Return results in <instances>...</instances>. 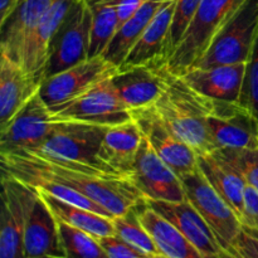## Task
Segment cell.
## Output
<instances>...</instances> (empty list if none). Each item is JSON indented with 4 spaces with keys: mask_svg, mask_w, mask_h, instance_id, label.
<instances>
[{
    "mask_svg": "<svg viewBox=\"0 0 258 258\" xmlns=\"http://www.w3.org/2000/svg\"><path fill=\"white\" fill-rule=\"evenodd\" d=\"M0 158L2 171L23 183L43 179L63 184L92 199L113 217L122 216L145 201L130 179L111 175L93 166L60 160L37 150L3 153Z\"/></svg>",
    "mask_w": 258,
    "mask_h": 258,
    "instance_id": "cell-1",
    "label": "cell"
},
{
    "mask_svg": "<svg viewBox=\"0 0 258 258\" xmlns=\"http://www.w3.org/2000/svg\"><path fill=\"white\" fill-rule=\"evenodd\" d=\"M154 108L165 125L198 155L214 151L207 126V98L191 90L180 76L169 72L168 85Z\"/></svg>",
    "mask_w": 258,
    "mask_h": 258,
    "instance_id": "cell-2",
    "label": "cell"
},
{
    "mask_svg": "<svg viewBox=\"0 0 258 258\" xmlns=\"http://www.w3.org/2000/svg\"><path fill=\"white\" fill-rule=\"evenodd\" d=\"M247 0H202L188 29L168 60L169 72L181 76L194 67L223 25Z\"/></svg>",
    "mask_w": 258,
    "mask_h": 258,
    "instance_id": "cell-3",
    "label": "cell"
},
{
    "mask_svg": "<svg viewBox=\"0 0 258 258\" xmlns=\"http://www.w3.org/2000/svg\"><path fill=\"white\" fill-rule=\"evenodd\" d=\"M257 38L258 0H247L217 33L208 49L194 67L208 68L247 63L253 52Z\"/></svg>",
    "mask_w": 258,
    "mask_h": 258,
    "instance_id": "cell-4",
    "label": "cell"
},
{
    "mask_svg": "<svg viewBox=\"0 0 258 258\" xmlns=\"http://www.w3.org/2000/svg\"><path fill=\"white\" fill-rule=\"evenodd\" d=\"M180 179L186 199L211 227L226 258H231L242 231V222L236 212L217 193L199 168L180 176Z\"/></svg>",
    "mask_w": 258,
    "mask_h": 258,
    "instance_id": "cell-5",
    "label": "cell"
},
{
    "mask_svg": "<svg viewBox=\"0 0 258 258\" xmlns=\"http://www.w3.org/2000/svg\"><path fill=\"white\" fill-rule=\"evenodd\" d=\"M107 128L106 126L91 123L58 121L49 138L42 146L33 150L60 160L93 166L111 175L120 176L106 168L100 160V149Z\"/></svg>",
    "mask_w": 258,
    "mask_h": 258,
    "instance_id": "cell-6",
    "label": "cell"
},
{
    "mask_svg": "<svg viewBox=\"0 0 258 258\" xmlns=\"http://www.w3.org/2000/svg\"><path fill=\"white\" fill-rule=\"evenodd\" d=\"M92 34V13L85 0H77L53 37L45 78L88 59Z\"/></svg>",
    "mask_w": 258,
    "mask_h": 258,
    "instance_id": "cell-7",
    "label": "cell"
},
{
    "mask_svg": "<svg viewBox=\"0 0 258 258\" xmlns=\"http://www.w3.org/2000/svg\"><path fill=\"white\" fill-rule=\"evenodd\" d=\"M37 196V189L3 171L0 258H25V224Z\"/></svg>",
    "mask_w": 258,
    "mask_h": 258,
    "instance_id": "cell-8",
    "label": "cell"
},
{
    "mask_svg": "<svg viewBox=\"0 0 258 258\" xmlns=\"http://www.w3.org/2000/svg\"><path fill=\"white\" fill-rule=\"evenodd\" d=\"M117 72V66L108 62L103 55L88 58L44 80L39 93L48 108L54 113Z\"/></svg>",
    "mask_w": 258,
    "mask_h": 258,
    "instance_id": "cell-9",
    "label": "cell"
},
{
    "mask_svg": "<svg viewBox=\"0 0 258 258\" xmlns=\"http://www.w3.org/2000/svg\"><path fill=\"white\" fill-rule=\"evenodd\" d=\"M111 78L97 83L82 96L53 113L55 120L91 123L106 127L133 120L131 111L118 97Z\"/></svg>",
    "mask_w": 258,
    "mask_h": 258,
    "instance_id": "cell-10",
    "label": "cell"
},
{
    "mask_svg": "<svg viewBox=\"0 0 258 258\" xmlns=\"http://www.w3.org/2000/svg\"><path fill=\"white\" fill-rule=\"evenodd\" d=\"M207 126L214 150L258 148V121L238 102L207 98Z\"/></svg>",
    "mask_w": 258,
    "mask_h": 258,
    "instance_id": "cell-11",
    "label": "cell"
},
{
    "mask_svg": "<svg viewBox=\"0 0 258 258\" xmlns=\"http://www.w3.org/2000/svg\"><path fill=\"white\" fill-rule=\"evenodd\" d=\"M131 115L151 148L179 178L198 169V153L165 125L154 105L131 111Z\"/></svg>",
    "mask_w": 258,
    "mask_h": 258,
    "instance_id": "cell-12",
    "label": "cell"
},
{
    "mask_svg": "<svg viewBox=\"0 0 258 258\" xmlns=\"http://www.w3.org/2000/svg\"><path fill=\"white\" fill-rule=\"evenodd\" d=\"M130 179L145 201L183 202L186 199L181 179L145 138L139 149Z\"/></svg>",
    "mask_w": 258,
    "mask_h": 258,
    "instance_id": "cell-13",
    "label": "cell"
},
{
    "mask_svg": "<svg viewBox=\"0 0 258 258\" xmlns=\"http://www.w3.org/2000/svg\"><path fill=\"white\" fill-rule=\"evenodd\" d=\"M58 121L37 93L5 128L0 130V154L33 150L43 145Z\"/></svg>",
    "mask_w": 258,
    "mask_h": 258,
    "instance_id": "cell-14",
    "label": "cell"
},
{
    "mask_svg": "<svg viewBox=\"0 0 258 258\" xmlns=\"http://www.w3.org/2000/svg\"><path fill=\"white\" fill-rule=\"evenodd\" d=\"M166 64L118 68L111 78L113 88L130 111L151 106L159 100L168 85Z\"/></svg>",
    "mask_w": 258,
    "mask_h": 258,
    "instance_id": "cell-15",
    "label": "cell"
},
{
    "mask_svg": "<svg viewBox=\"0 0 258 258\" xmlns=\"http://www.w3.org/2000/svg\"><path fill=\"white\" fill-rule=\"evenodd\" d=\"M146 203L173 223L207 258H226L211 227L188 199L183 202L146 201Z\"/></svg>",
    "mask_w": 258,
    "mask_h": 258,
    "instance_id": "cell-16",
    "label": "cell"
},
{
    "mask_svg": "<svg viewBox=\"0 0 258 258\" xmlns=\"http://www.w3.org/2000/svg\"><path fill=\"white\" fill-rule=\"evenodd\" d=\"M42 85V80L0 53V130L7 127L39 93Z\"/></svg>",
    "mask_w": 258,
    "mask_h": 258,
    "instance_id": "cell-17",
    "label": "cell"
},
{
    "mask_svg": "<svg viewBox=\"0 0 258 258\" xmlns=\"http://www.w3.org/2000/svg\"><path fill=\"white\" fill-rule=\"evenodd\" d=\"M76 2L77 0H53L23 49L19 64L43 82L50 42Z\"/></svg>",
    "mask_w": 258,
    "mask_h": 258,
    "instance_id": "cell-18",
    "label": "cell"
},
{
    "mask_svg": "<svg viewBox=\"0 0 258 258\" xmlns=\"http://www.w3.org/2000/svg\"><path fill=\"white\" fill-rule=\"evenodd\" d=\"M246 64L237 63L208 68L194 67L180 77L191 90L203 97L239 103Z\"/></svg>",
    "mask_w": 258,
    "mask_h": 258,
    "instance_id": "cell-19",
    "label": "cell"
},
{
    "mask_svg": "<svg viewBox=\"0 0 258 258\" xmlns=\"http://www.w3.org/2000/svg\"><path fill=\"white\" fill-rule=\"evenodd\" d=\"M176 0H169L155 15L149 27L126 55L118 68H130L136 66L168 64L169 34L175 13Z\"/></svg>",
    "mask_w": 258,
    "mask_h": 258,
    "instance_id": "cell-20",
    "label": "cell"
},
{
    "mask_svg": "<svg viewBox=\"0 0 258 258\" xmlns=\"http://www.w3.org/2000/svg\"><path fill=\"white\" fill-rule=\"evenodd\" d=\"M143 139V133L134 118L121 125L110 126L100 149L101 163L112 173L130 179Z\"/></svg>",
    "mask_w": 258,
    "mask_h": 258,
    "instance_id": "cell-21",
    "label": "cell"
},
{
    "mask_svg": "<svg viewBox=\"0 0 258 258\" xmlns=\"http://www.w3.org/2000/svg\"><path fill=\"white\" fill-rule=\"evenodd\" d=\"M53 0H20L2 27L0 53L20 62L23 49Z\"/></svg>",
    "mask_w": 258,
    "mask_h": 258,
    "instance_id": "cell-22",
    "label": "cell"
},
{
    "mask_svg": "<svg viewBox=\"0 0 258 258\" xmlns=\"http://www.w3.org/2000/svg\"><path fill=\"white\" fill-rule=\"evenodd\" d=\"M136 211L140 222L153 237L163 256L166 258H207L173 223L151 208L146 201L139 203Z\"/></svg>",
    "mask_w": 258,
    "mask_h": 258,
    "instance_id": "cell-23",
    "label": "cell"
},
{
    "mask_svg": "<svg viewBox=\"0 0 258 258\" xmlns=\"http://www.w3.org/2000/svg\"><path fill=\"white\" fill-rule=\"evenodd\" d=\"M198 168L217 193L236 212L241 221L243 216L246 183L238 171L217 150L199 154Z\"/></svg>",
    "mask_w": 258,
    "mask_h": 258,
    "instance_id": "cell-24",
    "label": "cell"
},
{
    "mask_svg": "<svg viewBox=\"0 0 258 258\" xmlns=\"http://www.w3.org/2000/svg\"><path fill=\"white\" fill-rule=\"evenodd\" d=\"M168 2L169 0H148L130 19L126 20L118 28L106 52L103 53V57L108 62L120 67L125 60L126 55L133 49L134 45L149 27L151 20Z\"/></svg>",
    "mask_w": 258,
    "mask_h": 258,
    "instance_id": "cell-25",
    "label": "cell"
},
{
    "mask_svg": "<svg viewBox=\"0 0 258 258\" xmlns=\"http://www.w3.org/2000/svg\"><path fill=\"white\" fill-rule=\"evenodd\" d=\"M39 196L44 199L47 206L55 216L58 221H62L75 228L81 229L86 233L91 234L95 238H103V237L115 236V226H113V218L102 216V214L95 213L88 209L80 208L73 204L66 203L59 201L54 197L45 194L43 191L37 190Z\"/></svg>",
    "mask_w": 258,
    "mask_h": 258,
    "instance_id": "cell-26",
    "label": "cell"
},
{
    "mask_svg": "<svg viewBox=\"0 0 258 258\" xmlns=\"http://www.w3.org/2000/svg\"><path fill=\"white\" fill-rule=\"evenodd\" d=\"M92 13V34L90 55H103L120 28L117 14L118 0H85Z\"/></svg>",
    "mask_w": 258,
    "mask_h": 258,
    "instance_id": "cell-27",
    "label": "cell"
},
{
    "mask_svg": "<svg viewBox=\"0 0 258 258\" xmlns=\"http://www.w3.org/2000/svg\"><path fill=\"white\" fill-rule=\"evenodd\" d=\"M112 221L116 234L120 238L150 258L160 256L161 253L154 242L153 237L149 234V232L140 222L136 206L122 216L113 217Z\"/></svg>",
    "mask_w": 258,
    "mask_h": 258,
    "instance_id": "cell-28",
    "label": "cell"
},
{
    "mask_svg": "<svg viewBox=\"0 0 258 258\" xmlns=\"http://www.w3.org/2000/svg\"><path fill=\"white\" fill-rule=\"evenodd\" d=\"M62 248L67 258H108L97 238L58 221Z\"/></svg>",
    "mask_w": 258,
    "mask_h": 258,
    "instance_id": "cell-29",
    "label": "cell"
},
{
    "mask_svg": "<svg viewBox=\"0 0 258 258\" xmlns=\"http://www.w3.org/2000/svg\"><path fill=\"white\" fill-rule=\"evenodd\" d=\"M217 151L238 171L246 185L258 191V148L218 149Z\"/></svg>",
    "mask_w": 258,
    "mask_h": 258,
    "instance_id": "cell-30",
    "label": "cell"
},
{
    "mask_svg": "<svg viewBox=\"0 0 258 258\" xmlns=\"http://www.w3.org/2000/svg\"><path fill=\"white\" fill-rule=\"evenodd\" d=\"M239 105L258 121V38L251 58L246 64Z\"/></svg>",
    "mask_w": 258,
    "mask_h": 258,
    "instance_id": "cell-31",
    "label": "cell"
},
{
    "mask_svg": "<svg viewBox=\"0 0 258 258\" xmlns=\"http://www.w3.org/2000/svg\"><path fill=\"white\" fill-rule=\"evenodd\" d=\"M201 3L202 0H176L175 13L169 34V58L180 42L185 30L188 29Z\"/></svg>",
    "mask_w": 258,
    "mask_h": 258,
    "instance_id": "cell-32",
    "label": "cell"
},
{
    "mask_svg": "<svg viewBox=\"0 0 258 258\" xmlns=\"http://www.w3.org/2000/svg\"><path fill=\"white\" fill-rule=\"evenodd\" d=\"M97 239L108 258H150L120 238L117 234Z\"/></svg>",
    "mask_w": 258,
    "mask_h": 258,
    "instance_id": "cell-33",
    "label": "cell"
},
{
    "mask_svg": "<svg viewBox=\"0 0 258 258\" xmlns=\"http://www.w3.org/2000/svg\"><path fill=\"white\" fill-rule=\"evenodd\" d=\"M231 258H258V229L243 226Z\"/></svg>",
    "mask_w": 258,
    "mask_h": 258,
    "instance_id": "cell-34",
    "label": "cell"
},
{
    "mask_svg": "<svg viewBox=\"0 0 258 258\" xmlns=\"http://www.w3.org/2000/svg\"><path fill=\"white\" fill-rule=\"evenodd\" d=\"M241 222L243 226L258 229V191L249 185H246L244 191V208Z\"/></svg>",
    "mask_w": 258,
    "mask_h": 258,
    "instance_id": "cell-35",
    "label": "cell"
},
{
    "mask_svg": "<svg viewBox=\"0 0 258 258\" xmlns=\"http://www.w3.org/2000/svg\"><path fill=\"white\" fill-rule=\"evenodd\" d=\"M148 0H118L117 4V14L120 27L130 19L141 7H143Z\"/></svg>",
    "mask_w": 258,
    "mask_h": 258,
    "instance_id": "cell-36",
    "label": "cell"
},
{
    "mask_svg": "<svg viewBox=\"0 0 258 258\" xmlns=\"http://www.w3.org/2000/svg\"><path fill=\"white\" fill-rule=\"evenodd\" d=\"M20 0H0V25L7 22Z\"/></svg>",
    "mask_w": 258,
    "mask_h": 258,
    "instance_id": "cell-37",
    "label": "cell"
},
{
    "mask_svg": "<svg viewBox=\"0 0 258 258\" xmlns=\"http://www.w3.org/2000/svg\"><path fill=\"white\" fill-rule=\"evenodd\" d=\"M154 258H166L165 256H163V254H160V256H158V257H154Z\"/></svg>",
    "mask_w": 258,
    "mask_h": 258,
    "instance_id": "cell-38",
    "label": "cell"
}]
</instances>
